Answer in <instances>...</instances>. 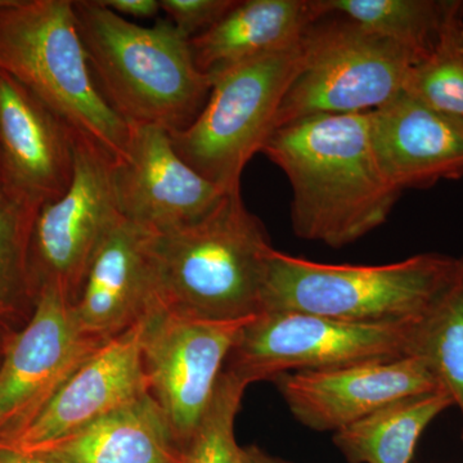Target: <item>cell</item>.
I'll return each instance as SVG.
<instances>
[{
    "label": "cell",
    "mask_w": 463,
    "mask_h": 463,
    "mask_svg": "<svg viewBox=\"0 0 463 463\" xmlns=\"http://www.w3.org/2000/svg\"><path fill=\"white\" fill-rule=\"evenodd\" d=\"M322 18L316 0H239L215 26L190 39L192 56L201 72L214 75L294 50Z\"/></svg>",
    "instance_id": "18"
},
{
    "label": "cell",
    "mask_w": 463,
    "mask_h": 463,
    "mask_svg": "<svg viewBox=\"0 0 463 463\" xmlns=\"http://www.w3.org/2000/svg\"><path fill=\"white\" fill-rule=\"evenodd\" d=\"M408 355L426 364L463 421V255L446 288L411 326Z\"/></svg>",
    "instance_id": "21"
},
{
    "label": "cell",
    "mask_w": 463,
    "mask_h": 463,
    "mask_svg": "<svg viewBox=\"0 0 463 463\" xmlns=\"http://www.w3.org/2000/svg\"><path fill=\"white\" fill-rule=\"evenodd\" d=\"M261 154L288 176L294 233L328 248L377 230L402 194L374 151L370 112L294 121L274 130Z\"/></svg>",
    "instance_id": "1"
},
{
    "label": "cell",
    "mask_w": 463,
    "mask_h": 463,
    "mask_svg": "<svg viewBox=\"0 0 463 463\" xmlns=\"http://www.w3.org/2000/svg\"><path fill=\"white\" fill-rule=\"evenodd\" d=\"M303 43L210 75L205 108L190 127L169 133L179 157L222 190L239 191L243 169L276 129L282 100L303 62Z\"/></svg>",
    "instance_id": "6"
},
{
    "label": "cell",
    "mask_w": 463,
    "mask_h": 463,
    "mask_svg": "<svg viewBox=\"0 0 463 463\" xmlns=\"http://www.w3.org/2000/svg\"><path fill=\"white\" fill-rule=\"evenodd\" d=\"M248 386L223 370L205 414L183 447L181 463H245L234 423Z\"/></svg>",
    "instance_id": "25"
},
{
    "label": "cell",
    "mask_w": 463,
    "mask_h": 463,
    "mask_svg": "<svg viewBox=\"0 0 463 463\" xmlns=\"http://www.w3.org/2000/svg\"><path fill=\"white\" fill-rule=\"evenodd\" d=\"M39 206L0 181V332L14 335L29 322L38 294L29 248Z\"/></svg>",
    "instance_id": "22"
},
{
    "label": "cell",
    "mask_w": 463,
    "mask_h": 463,
    "mask_svg": "<svg viewBox=\"0 0 463 463\" xmlns=\"http://www.w3.org/2000/svg\"><path fill=\"white\" fill-rule=\"evenodd\" d=\"M143 322L103 344L20 434L0 444L45 453L124 405L148 394L142 353Z\"/></svg>",
    "instance_id": "14"
},
{
    "label": "cell",
    "mask_w": 463,
    "mask_h": 463,
    "mask_svg": "<svg viewBox=\"0 0 463 463\" xmlns=\"http://www.w3.org/2000/svg\"><path fill=\"white\" fill-rule=\"evenodd\" d=\"M452 405L443 390L402 399L335 432L334 443L349 463H411L423 431Z\"/></svg>",
    "instance_id": "20"
},
{
    "label": "cell",
    "mask_w": 463,
    "mask_h": 463,
    "mask_svg": "<svg viewBox=\"0 0 463 463\" xmlns=\"http://www.w3.org/2000/svg\"><path fill=\"white\" fill-rule=\"evenodd\" d=\"M250 319L205 321L157 307L143 321L148 392L182 449L205 414L232 347Z\"/></svg>",
    "instance_id": "10"
},
{
    "label": "cell",
    "mask_w": 463,
    "mask_h": 463,
    "mask_svg": "<svg viewBox=\"0 0 463 463\" xmlns=\"http://www.w3.org/2000/svg\"><path fill=\"white\" fill-rule=\"evenodd\" d=\"M374 151L399 191L463 178V125L402 91L370 112Z\"/></svg>",
    "instance_id": "17"
},
{
    "label": "cell",
    "mask_w": 463,
    "mask_h": 463,
    "mask_svg": "<svg viewBox=\"0 0 463 463\" xmlns=\"http://www.w3.org/2000/svg\"><path fill=\"white\" fill-rule=\"evenodd\" d=\"M76 132L0 71V181L36 206L62 196L75 174Z\"/></svg>",
    "instance_id": "15"
},
{
    "label": "cell",
    "mask_w": 463,
    "mask_h": 463,
    "mask_svg": "<svg viewBox=\"0 0 463 463\" xmlns=\"http://www.w3.org/2000/svg\"><path fill=\"white\" fill-rule=\"evenodd\" d=\"M410 323H352L306 315L261 313L241 328L224 370L248 385L281 374L408 355Z\"/></svg>",
    "instance_id": "8"
},
{
    "label": "cell",
    "mask_w": 463,
    "mask_h": 463,
    "mask_svg": "<svg viewBox=\"0 0 463 463\" xmlns=\"http://www.w3.org/2000/svg\"><path fill=\"white\" fill-rule=\"evenodd\" d=\"M263 223L241 192H228L196 223L157 233L160 307L205 321H245L263 310L268 259Z\"/></svg>",
    "instance_id": "3"
},
{
    "label": "cell",
    "mask_w": 463,
    "mask_h": 463,
    "mask_svg": "<svg viewBox=\"0 0 463 463\" xmlns=\"http://www.w3.org/2000/svg\"><path fill=\"white\" fill-rule=\"evenodd\" d=\"M0 463H65L47 453H21L9 448L0 447Z\"/></svg>",
    "instance_id": "28"
},
{
    "label": "cell",
    "mask_w": 463,
    "mask_h": 463,
    "mask_svg": "<svg viewBox=\"0 0 463 463\" xmlns=\"http://www.w3.org/2000/svg\"><path fill=\"white\" fill-rule=\"evenodd\" d=\"M322 17L339 16L422 60L437 42L450 0H316Z\"/></svg>",
    "instance_id": "23"
},
{
    "label": "cell",
    "mask_w": 463,
    "mask_h": 463,
    "mask_svg": "<svg viewBox=\"0 0 463 463\" xmlns=\"http://www.w3.org/2000/svg\"><path fill=\"white\" fill-rule=\"evenodd\" d=\"M121 17L155 18L160 14V0H100Z\"/></svg>",
    "instance_id": "27"
},
{
    "label": "cell",
    "mask_w": 463,
    "mask_h": 463,
    "mask_svg": "<svg viewBox=\"0 0 463 463\" xmlns=\"http://www.w3.org/2000/svg\"><path fill=\"white\" fill-rule=\"evenodd\" d=\"M403 91L435 111L463 118V2L450 0L434 47L414 63Z\"/></svg>",
    "instance_id": "24"
},
{
    "label": "cell",
    "mask_w": 463,
    "mask_h": 463,
    "mask_svg": "<svg viewBox=\"0 0 463 463\" xmlns=\"http://www.w3.org/2000/svg\"><path fill=\"white\" fill-rule=\"evenodd\" d=\"M459 120H461V123H462V125H463V118H459Z\"/></svg>",
    "instance_id": "31"
},
{
    "label": "cell",
    "mask_w": 463,
    "mask_h": 463,
    "mask_svg": "<svg viewBox=\"0 0 463 463\" xmlns=\"http://www.w3.org/2000/svg\"><path fill=\"white\" fill-rule=\"evenodd\" d=\"M237 3L239 0H160V8L183 35L192 39L215 26Z\"/></svg>",
    "instance_id": "26"
},
{
    "label": "cell",
    "mask_w": 463,
    "mask_h": 463,
    "mask_svg": "<svg viewBox=\"0 0 463 463\" xmlns=\"http://www.w3.org/2000/svg\"><path fill=\"white\" fill-rule=\"evenodd\" d=\"M9 336H11V335L0 332V359H2L3 352H5V344H7Z\"/></svg>",
    "instance_id": "30"
},
{
    "label": "cell",
    "mask_w": 463,
    "mask_h": 463,
    "mask_svg": "<svg viewBox=\"0 0 463 463\" xmlns=\"http://www.w3.org/2000/svg\"><path fill=\"white\" fill-rule=\"evenodd\" d=\"M419 57L352 21L326 16L303 43V62L276 129L317 115L368 114L404 90Z\"/></svg>",
    "instance_id": "7"
},
{
    "label": "cell",
    "mask_w": 463,
    "mask_h": 463,
    "mask_svg": "<svg viewBox=\"0 0 463 463\" xmlns=\"http://www.w3.org/2000/svg\"><path fill=\"white\" fill-rule=\"evenodd\" d=\"M243 453H245V463H291L269 455L255 446L243 448Z\"/></svg>",
    "instance_id": "29"
},
{
    "label": "cell",
    "mask_w": 463,
    "mask_h": 463,
    "mask_svg": "<svg viewBox=\"0 0 463 463\" xmlns=\"http://www.w3.org/2000/svg\"><path fill=\"white\" fill-rule=\"evenodd\" d=\"M156 240V232L124 218L109 232L72 306L85 334L108 343L160 307Z\"/></svg>",
    "instance_id": "16"
},
{
    "label": "cell",
    "mask_w": 463,
    "mask_h": 463,
    "mask_svg": "<svg viewBox=\"0 0 463 463\" xmlns=\"http://www.w3.org/2000/svg\"><path fill=\"white\" fill-rule=\"evenodd\" d=\"M457 263L458 258L426 252L390 264H325L273 249L261 313H306L370 325L414 322L446 288Z\"/></svg>",
    "instance_id": "5"
},
{
    "label": "cell",
    "mask_w": 463,
    "mask_h": 463,
    "mask_svg": "<svg viewBox=\"0 0 463 463\" xmlns=\"http://www.w3.org/2000/svg\"><path fill=\"white\" fill-rule=\"evenodd\" d=\"M114 160L81 134L75 137V174L69 190L43 203L30 234L29 265L39 295L54 288L74 306L91 260L123 215L116 200Z\"/></svg>",
    "instance_id": "9"
},
{
    "label": "cell",
    "mask_w": 463,
    "mask_h": 463,
    "mask_svg": "<svg viewBox=\"0 0 463 463\" xmlns=\"http://www.w3.org/2000/svg\"><path fill=\"white\" fill-rule=\"evenodd\" d=\"M103 344L85 334L65 295L42 288L29 322L8 337L0 359V444L26 429Z\"/></svg>",
    "instance_id": "11"
},
{
    "label": "cell",
    "mask_w": 463,
    "mask_h": 463,
    "mask_svg": "<svg viewBox=\"0 0 463 463\" xmlns=\"http://www.w3.org/2000/svg\"><path fill=\"white\" fill-rule=\"evenodd\" d=\"M0 71L25 85L114 163L125 156L129 125L94 83L72 0H0Z\"/></svg>",
    "instance_id": "4"
},
{
    "label": "cell",
    "mask_w": 463,
    "mask_h": 463,
    "mask_svg": "<svg viewBox=\"0 0 463 463\" xmlns=\"http://www.w3.org/2000/svg\"><path fill=\"white\" fill-rule=\"evenodd\" d=\"M182 450L148 392L45 453L65 463H181Z\"/></svg>",
    "instance_id": "19"
},
{
    "label": "cell",
    "mask_w": 463,
    "mask_h": 463,
    "mask_svg": "<svg viewBox=\"0 0 463 463\" xmlns=\"http://www.w3.org/2000/svg\"><path fill=\"white\" fill-rule=\"evenodd\" d=\"M112 173L123 218L156 233L196 223L228 194L185 164L169 133L152 125H129L125 156Z\"/></svg>",
    "instance_id": "13"
},
{
    "label": "cell",
    "mask_w": 463,
    "mask_h": 463,
    "mask_svg": "<svg viewBox=\"0 0 463 463\" xmlns=\"http://www.w3.org/2000/svg\"><path fill=\"white\" fill-rule=\"evenodd\" d=\"M273 383L297 421L334 434L386 405L441 390L426 364L412 355L285 373Z\"/></svg>",
    "instance_id": "12"
},
{
    "label": "cell",
    "mask_w": 463,
    "mask_h": 463,
    "mask_svg": "<svg viewBox=\"0 0 463 463\" xmlns=\"http://www.w3.org/2000/svg\"><path fill=\"white\" fill-rule=\"evenodd\" d=\"M72 11L94 83L125 123L172 133L196 120L212 80L197 69L190 39L172 21L137 25L100 0H72Z\"/></svg>",
    "instance_id": "2"
}]
</instances>
